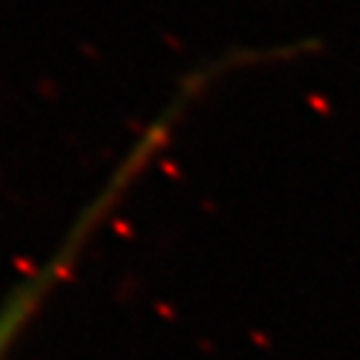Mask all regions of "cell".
<instances>
[{
  "mask_svg": "<svg viewBox=\"0 0 360 360\" xmlns=\"http://www.w3.org/2000/svg\"><path fill=\"white\" fill-rule=\"evenodd\" d=\"M94 221H96V214H91L86 221H80V227L70 235V240L65 245H59L51 254V259L40 270L32 272L30 278H25V283L16 285L8 294V299L3 302V307H0V360H8L11 349L25 334V328L38 318L43 302L56 291L62 278L70 275L72 264L83 251V243L89 238Z\"/></svg>",
  "mask_w": 360,
  "mask_h": 360,
  "instance_id": "obj_1",
  "label": "cell"
}]
</instances>
